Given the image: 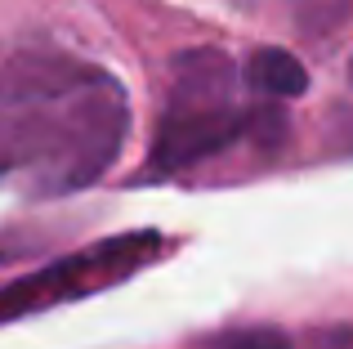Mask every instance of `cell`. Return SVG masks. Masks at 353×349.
I'll return each instance as SVG.
<instances>
[{
  "label": "cell",
  "mask_w": 353,
  "mask_h": 349,
  "mask_svg": "<svg viewBox=\"0 0 353 349\" xmlns=\"http://www.w3.org/2000/svg\"><path fill=\"white\" fill-rule=\"evenodd\" d=\"M277 143L282 112L264 99H246V81L219 50H188L170 68L157 139L139 179H174L233 143Z\"/></svg>",
  "instance_id": "2"
},
{
  "label": "cell",
  "mask_w": 353,
  "mask_h": 349,
  "mask_svg": "<svg viewBox=\"0 0 353 349\" xmlns=\"http://www.w3.org/2000/svg\"><path fill=\"white\" fill-rule=\"evenodd\" d=\"M241 81L255 99L264 103H282V99H300L309 90V72L291 50H255L241 68Z\"/></svg>",
  "instance_id": "4"
},
{
  "label": "cell",
  "mask_w": 353,
  "mask_h": 349,
  "mask_svg": "<svg viewBox=\"0 0 353 349\" xmlns=\"http://www.w3.org/2000/svg\"><path fill=\"white\" fill-rule=\"evenodd\" d=\"M215 349H291V336L277 327H237V332L210 336Z\"/></svg>",
  "instance_id": "5"
},
{
  "label": "cell",
  "mask_w": 353,
  "mask_h": 349,
  "mask_svg": "<svg viewBox=\"0 0 353 349\" xmlns=\"http://www.w3.org/2000/svg\"><path fill=\"white\" fill-rule=\"evenodd\" d=\"M130 94L108 68L59 45L0 54V183L68 197L99 183L125 148Z\"/></svg>",
  "instance_id": "1"
},
{
  "label": "cell",
  "mask_w": 353,
  "mask_h": 349,
  "mask_svg": "<svg viewBox=\"0 0 353 349\" xmlns=\"http://www.w3.org/2000/svg\"><path fill=\"white\" fill-rule=\"evenodd\" d=\"M349 81H353V59H349Z\"/></svg>",
  "instance_id": "6"
},
{
  "label": "cell",
  "mask_w": 353,
  "mask_h": 349,
  "mask_svg": "<svg viewBox=\"0 0 353 349\" xmlns=\"http://www.w3.org/2000/svg\"><path fill=\"white\" fill-rule=\"evenodd\" d=\"M349 143H353V126H349Z\"/></svg>",
  "instance_id": "7"
},
{
  "label": "cell",
  "mask_w": 353,
  "mask_h": 349,
  "mask_svg": "<svg viewBox=\"0 0 353 349\" xmlns=\"http://www.w3.org/2000/svg\"><path fill=\"white\" fill-rule=\"evenodd\" d=\"M157 251H161L157 233H130V237H108V242L90 246L81 255H68V260L32 273V278L0 287V323H14V318H27L36 309L63 305V300H77V296L108 287V282H121L139 264L152 260Z\"/></svg>",
  "instance_id": "3"
}]
</instances>
